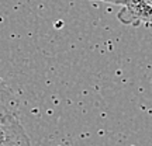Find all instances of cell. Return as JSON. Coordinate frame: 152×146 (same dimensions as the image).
Instances as JSON below:
<instances>
[{
	"instance_id": "cell-1",
	"label": "cell",
	"mask_w": 152,
	"mask_h": 146,
	"mask_svg": "<svg viewBox=\"0 0 152 146\" xmlns=\"http://www.w3.org/2000/svg\"><path fill=\"white\" fill-rule=\"evenodd\" d=\"M0 146H31L18 117L0 119Z\"/></svg>"
},
{
	"instance_id": "cell-2",
	"label": "cell",
	"mask_w": 152,
	"mask_h": 146,
	"mask_svg": "<svg viewBox=\"0 0 152 146\" xmlns=\"http://www.w3.org/2000/svg\"><path fill=\"white\" fill-rule=\"evenodd\" d=\"M118 18L125 24L148 23L152 24V0H128Z\"/></svg>"
},
{
	"instance_id": "cell-3",
	"label": "cell",
	"mask_w": 152,
	"mask_h": 146,
	"mask_svg": "<svg viewBox=\"0 0 152 146\" xmlns=\"http://www.w3.org/2000/svg\"><path fill=\"white\" fill-rule=\"evenodd\" d=\"M18 101L14 93L0 77V119H9L18 117Z\"/></svg>"
},
{
	"instance_id": "cell-4",
	"label": "cell",
	"mask_w": 152,
	"mask_h": 146,
	"mask_svg": "<svg viewBox=\"0 0 152 146\" xmlns=\"http://www.w3.org/2000/svg\"><path fill=\"white\" fill-rule=\"evenodd\" d=\"M99 1H106V3H111V4H120V6H127L128 0H99Z\"/></svg>"
}]
</instances>
